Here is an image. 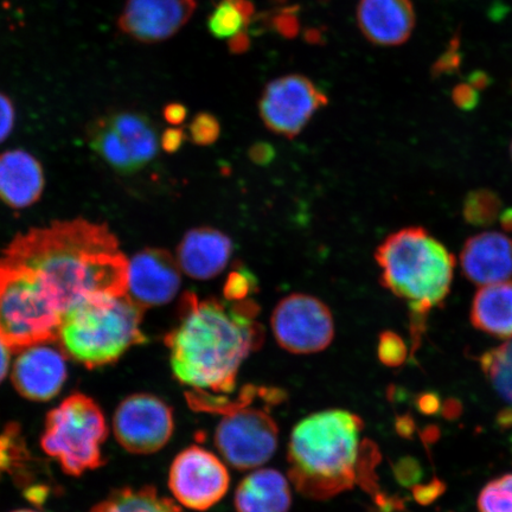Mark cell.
<instances>
[{"mask_svg":"<svg viewBox=\"0 0 512 512\" xmlns=\"http://www.w3.org/2000/svg\"><path fill=\"white\" fill-rule=\"evenodd\" d=\"M185 133L181 128H169L162 137V146L166 152H177L185 140Z\"/></svg>","mask_w":512,"mask_h":512,"instance_id":"cell-37","label":"cell"},{"mask_svg":"<svg viewBox=\"0 0 512 512\" xmlns=\"http://www.w3.org/2000/svg\"><path fill=\"white\" fill-rule=\"evenodd\" d=\"M459 57L454 48L451 51H448L437 63L435 69H437V73H448L451 72L452 69L458 67Z\"/></svg>","mask_w":512,"mask_h":512,"instance_id":"cell-41","label":"cell"},{"mask_svg":"<svg viewBox=\"0 0 512 512\" xmlns=\"http://www.w3.org/2000/svg\"><path fill=\"white\" fill-rule=\"evenodd\" d=\"M418 407L419 411L432 415L439 411L440 409V399L439 396L435 393H425L419 396L418 399Z\"/></svg>","mask_w":512,"mask_h":512,"instance_id":"cell-38","label":"cell"},{"mask_svg":"<svg viewBox=\"0 0 512 512\" xmlns=\"http://www.w3.org/2000/svg\"><path fill=\"white\" fill-rule=\"evenodd\" d=\"M14 512H38V511H32V510H18V511H14Z\"/></svg>","mask_w":512,"mask_h":512,"instance_id":"cell-47","label":"cell"},{"mask_svg":"<svg viewBox=\"0 0 512 512\" xmlns=\"http://www.w3.org/2000/svg\"><path fill=\"white\" fill-rule=\"evenodd\" d=\"M10 348L0 339V383L8 374L10 364Z\"/></svg>","mask_w":512,"mask_h":512,"instance_id":"cell-42","label":"cell"},{"mask_svg":"<svg viewBox=\"0 0 512 512\" xmlns=\"http://www.w3.org/2000/svg\"><path fill=\"white\" fill-rule=\"evenodd\" d=\"M271 325L280 347L296 355L317 354L328 348L335 337L329 307L307 294H291L280 300Z\"/></svg>","mask_w":512,"mask_h":512,"instance_id":"cell-9","label":"cell"},{"mask_svg":"<svg viewBox=\"0 0 512 512\" xmlns=\"http://www.w3.org/2000/svg\"><path fill=\"white\" fill-rule=\"evenodd\" d=\"M3 259L34 272L62 315L93 294L127 293L130 261L102 224L74 220L32 229L10 243Z\"/></svg>","mask_w":512,"mask_h":512,"instance_id":"cell-1","label":"cell"},{"mask_svg":"<svg viewBox=\"0 0 512 512\" xmlns=\"http://www.w3.org/2000/svg\"><path fill=\"white\" fill-rule=\"evenodd\" d=\"M415 19L411 0H361L357 8L358 27L375 46L396 47L407 42Z\"/></svg>","mask_w":512,"mask_h":512,"instance_id":"cell-16","label":"cell"},{"mask_svg":"<svg viewBox=\"0 0 512 512\" xmlns=\"http://www.w3.org/2000/svg\"><path fill=\"white\" fill-rule=\"evenodd\" d=\"M234 505L238 512H288L292 505L290 484L278 470L254 471L236 489Z\"/></svg>","mask_w":512,"mask_h":512,"instance_id":"cell-20","label":"cell"},{"mask_svg":"<svg viewBox=\"0 0 512 512\" xmlns=\"http://www.w3.org/2000/svg\"><path fill=\"white\" fill-rule=\"evenodd\" d=\"M381 284L405 299L411 311L414 341L425 330L427 313L450 293L454 258L426 229L411 227L389 235L376 249Z\"/></svg>","mask_w":512,"mask_h":512,"instance_id":"cell-4","label":"cell"},{"mask_svg":"<svg viewBox=\"0 0 512 512\" xmlns=\"http://www.w3.org/2000/svg\"><path fill=\"white\" fill-rule=\"evenodd\" d=\"M471 322L491 336L512 338V281L482 286L473 299Z\"/></svg>","mask_w":512,"mask_h":512,"instance_id":"cell-21","label":"cell"},{"mask_svg":"<svg viewBox=\"0 0 512 512\" xmlns=\"http://www.w3.org/2000/svg\"><path fill=\"white\" fill-rule=\"evenodd\" d=\"M121 145L139 171L157 156L158 139L150 120L137 113H118L106 117Z\"/></svg>","mask_w":512,"mask_h":512,"instance_id":"cell-22","label":"cell"},{"mask_svg":"<svg viewBox=\"0 0 512 512\" xmlns=\"http://www.w3.org/2000/svg\"><path fill=\"white\" fill-rule=\"evenodd\" d=\"M230 476L214 453L190 446L178 454L170 467L169 488L183 507L206 511L226 496Z\"/></svg>","mask_w":512,"mask_h":512,"instance_id":"cell-11","label":"cell"},{"mask_svg":"<svg viewBox=\"0 0 512 512\" xmlns=\"http://www.w3.org/2000/svg\"><path fill=\"white\" fill-rule=\"evenodd\" d=\"M256 290L258 280L255 275L245 266H239L228 275L223 293L228 302H241L248 299L249 294L256 293Z\"/></svg>","mask_w":512,"mask_h":512,"instance_id":"cell-27","label":"cell"},{"mask_svg":"<svg viewBox=\"0 0 512 512\" xmlns=\"http://www.w3.org/2000/svg\"><path fill=\"white\" fill-rule=\"evenodd\" d=\"M43 189V169L36 158L21 150L0 155V200L5 204L28 208L40 200Z\"/></svg>","mask_w":512,"mask_h":512,"instance_id":"cell-19","label":"cell"},{"mask_svg":"<svg viewBox=\"0 0 512 512\" xmlns=\"http://www.w3.org/2000/svg\"><path fill=\"white\" fill-rule=\"evenodd\" d=\"M445 490V484L435 478L427 485L416 484L413 494L416 502L422 505H428L433 503L439 496L443 495Z\"/></svg>","mask_w":512,"mask_h":512,"instance_id":"cell-34","label":"cell"},{"mask_svg":"<svg viewBox=\"0 0 512 512\" xmlns=\"http://www.w3.org/2000/svg\"><path fill=\"white\" fill-rule=\"evenodd\" d=\"M185 398L192 411L223 416L215 432V445L229 465L252 470L273 457L279 444V426L271 407L286 399L284 390L248 384L236 398L191 392Z\"/></svg>","mask_w":512,"mask_h":512,"instance_id":"cell-5","label":"cell"},{"mask_svg":"<svg viewBox=\"0 0 512 512\" xmlns=\"http://www.w3.org/2000/svg\"><path fill=\"white\" fill-rule=\"evenodd\" d=\"M511 157H512V143H511Z\"/></svg>","mask_w":512,"mask_h":512,"instance_id":"cell-48","label":"cell"},{"mask_svg":"<svg viewBox=\"0 0 512 512\" xmlns=\"http://www.w3.org/2000/svg\"><path fill=\"white\" fill-rule=\"evenodd\" d=\"M273 24L274 28L286 37L296 36L299 29L298 19L294 16L293 10H286L283 14L275 17Z\"/></svg>","mask_w":512,"mask_h":512,"instance_id":"cell-35","label":"cell"},{"mask_svg":"<svg viewBox=\"0 0 512 512\" xmlns=\"http://www.w3.org/2000/svg\"><path fill=\"white\" fill-rule=\"evenodd\" d=\"M489 78L484 73H476L470 78V85L473 87L480 89L488 86Z\"/></svg>","mask_w":512,"mask_h":512,"instance_id":"cell-45","label":"cell"},{"mask_svg":"<svg viewBox=\"0 0 512 512\" xmlns=\"http://www.w3.org/2000/svg\"><path fill=\"white\" fill-rule=\"evenodd\" d=\"M396 430H398V433L402 435V437H412L415 430L413 419L409 418V416H400V418L396 420Z\"/></svg>","mask_w":512,"mask_h":512,"instance_id":"cell-43","label":"cell"},{"mask_svg":"<svg viewBox=\"0 0 512 512\" xmlns=\"http://www.w3.org/2000/svg\"><path fill=\"white\" fill-rule=\"evenodd\" d=\"M179 287L178 262L165 249L146 248L128 265L127 296L143 310L170 303Z\"/></svg>","mask_w":512,"mask_h":512,"instance_id":"cell-14","label":"cell"},{"mask_svg":"<svg viewBox=\"0 0 512 512\" xmlns=\"http://www.w3.org/2000/svg\"><path fill=\"white\" fill-rule=\"evenodd\" d=\"M328 102V96L310 79L287 75L268 83L259 101V112L268 130L293 139Z\"/></svg>","mask_w":512,"mask_h":512,"instance_id":"cell-10","label":"cell"},{"mask_svg":"<svg viewBox=\"0 0 512 512\" xmlns=\"http://www.w3.org/2000/svg\"><path fill=\"white\" fill-rule=\"evenodd\" d=\"M221 127L219 120L213 114L200 113L192 119L189 133L192 142L201 146H208L217 142Z\"/></svg>","mask_w":512,"mask_h":512,"instance_id":"cell-30","label":"cell"},{"mask_svg":"<svg viewBox=\"0 0 512 512\" xmlns=\"http://www.w3.org/2000/svg\"><path fill=\"white\" fill-rule=\"evenodd\" d=\"M21 351L12 370V382L18 393L34 401L53 399L67 380L66 358L47 343Z\"/></svg>","mask_w":512,"mask_h":512,"instance_id":"cell-15","label":"cell"},{"mask_svg":"<svg viewBox=\"0 0 512 512\" xmlns=\"http://www.w3.org/2000/svg\"><path fill=\"white\" fill-rule=\"evenodd\" d=\"M62 313L37 275L0 259V339L11 350L59 341Z\"/></svg>","mask_w":512,"mask_h":512,"instance_id":"cell-7","label":"cell"},{"mask_svg":"<svg viewBox=\"0 0 512 512\" xmlns=\"http://www.w3.org/2000/svg\"><path fill=\"white\" fill-rule=\"evenodd\" d=\"M480 366L497 393L512 405V338L480 358Z\"/></svg>","mask_w":512,"mask_h":512,"instance_id":"cell-25","label":"cell"},{"mask_svg":"<svg viewBox=\"0 0 512 512\" xmlns=\"http://www.w3.org/2000/svg\"><path fill=\"white\" fill-rule=\"evenodd\" d=\"M252 162L258 165H267L273 162L275 157L274 147L267 143H256L248 152Z\"/></svg>","mask_w":512,"mask_h":512,"instance_id":"cell-36","label":"cell"},{"mask_svg":"<svg viewBox=\"0 0 512 512\" xmlns=\"http://www.w3.org/2000/svg\"><path fill=\"white\" fill-rule=\"evenodd\" d=\"M408 350L403 339L395 332L386 331L380 336L379 358L387 367L398 368L406 362Z\"/></svg>","mask_w":512,"mask_h":512,"instance_id":"cell-29","label":"cell"},{"mask_svg":"<svg viewBox=\"0 0 512 512\" xmlns=\"http://www.w3.org/2000/svg\"><path fill=\"white\" fill-rule=\"evenodd\" d=\"M360 416L329 409L307 416L293 428L288 443L291 482L300 494L325 501L356 483L375 490L376 447L361 440Z\"/></svg>","mask_w":512,"mask_h":512,"instance_id":"cell-3","label":"cell"},{"mask_svg":"<svg viewBox=\"0 0 512 512\" xmlns=\"http://www.w3.org/2000/svg\"><path fill=\"white\" fill-rule=\"evenodd\" d=\"M143 313L127 293L93 294L63 313L62 349L91 369L118 361L128 349L146 342L140 329Z\"/></svg>","mask_w":512,"mask_h":512,"instance_id":"cell-6","label":"cell"},{"mask_svg":"<svg viewBox=\"0 0 512 512\" xmlns=\"http://www.w3.org/2000/svg\"><path fill=\"white\" fill-rule=\"evenodd\" d=\"M259 312L252 299L226 304L184 293L177 325L165 337L176 379L197 392L234 393L242 363L264 343Z\"/></svg>","mask_w":512,"mask_h":512,"instance_id":"cell-2","label":"cell"},{"mask_svg":"<svg viewBox=\"0 0 512 512\" xmlns=\"http://www.w3.org/2000/svg\"><path fill=\"white\" fill-rule=\"evenodd\" d=\"M460 411H462V407L459 403L456 400H450L445 405L444 415L446 418H457Z\"/></svg>","mask_w":512,"mask_h":512,"instance_id":"cell-44","label":"cell"},{"mask_svg":"<svg viewBox=\"0 0 512 512\" xmlns=\"http://www.w3.org/2000/svg\"><path fill=\"white\" fill-rule=\"evenodd\" d=\"M394 473L396 479L403 486H411L419 483L422 477L421 466L418 460L412 457H406L399 460L398 464L394 466Z\"/></svg>","mask_w":512,"mask_h":512,"instance_id":"cell-31","label":"cell"},{"mask_svg":"<svg viewBox=\"0 0 512 512\" xmlns=\"http://www.w3.org/2000/svg\"><path fill=\"white\" fill-rule=\"evenodd\" d=\"M228 47L233 54L246 53L249 47H251V40H249L247 31H242L240 34L230 38Z\"/></svg>","mask_w":512,"mask_h":512,"instance_id":"cell-40","label":"cell"},{"mask_svg":"<svg viewBox=\"0 0 512 512\" xmlns=\"http://www.w3.org/2000/svg\"><path fill=\"white\" fill-rule=\"evenodd\" d=\"M108 428L104 414L86 395L74 394L48 415L42 447L64 472L80 476L102 464Z\"/></svg>","mask_w":512,"mask_h":512,"instance_id":"cell-8","label":"cell"},{"mask_svg":"<svg viewBox=\"0 0 512 512\" xmlns=\"http://www.w3.org/2000/svg\"><path fill=\"white\" fill-rule=\"evenodd\" d=\"M15 114L11 100L0 93V143L10 136L15 125Z\"/></svg>","mask_w":512,"mask_h":512,"instance_id":"cell-33","label":"cell"},{"mask_svg":"<svg viewBox=\"0 0 512 512\" xmlns=\"http://www.w3.org/2000/svg\"><path fill=\"white\" fill-rule=\"evenodd\" d=\"M92 512H183L171 499L158 495L156 489L145 486L140 489L115 491L105 502L96 505Z\"/></svg>","mask_w":512,"mask_h":512,"instance_id":"cell-23","label":"cell"},{"mask_svg":"<svg viewBox=\"0 0 512 512\" xmlns=\"http://www.w3.org/2000/svg\"><path fill=\"white\" fill-rule=\"evenodd\" d=\"M478 509L479 512H512V492L492 480L480 492Z\"/></svg>","mask_w":512,"mask_h":512,"instance_id":"cell-28","label":"cell"},{"mask_svg":"<svg viewBox=\"0 0 512 512\" xmlns=\"http://www.w3.org/2000/svg\"><path fill=\"white\" fill-rule=\"evenodd\" d=\"M465 277L477 285L509 280L512 275V240L498 232L480 233L467 240L460 254Z\"/></svg>","mask_w":512,"mask_h":512,"instance_id":"cell-17","label":"cell"},{"mask_svg":"<svg viewBox=\"0 0 512 512\" xmlns=\"http://www.w3.org/2000/svg\"><path fill=\"white\" fill-rule=\"evenodd\" d=\"M196 6L195 0H127L119 28L138 42H163L190 21Z\"/></svg>","mask_w":512,"mask_h":512,"instance_id":"cell-13","label":"cell"},{"mask_svg":"<svg viewBox=\"0 0 512 512\" xmlns=\"http://www.w3.org/2000/svg\"><path fill=\"white\" fill-rule=\"evenodd\" d=\"M502 215V201L494 191L480 189L470 192L464 202V217L476 227H486Z\"/></svg>","mask_w":512,"mask_h":512,"instance_id":"cell-26","label":"cell"},{"mask_svg":"<svg viewBox=\"0 0 512 512\" xmlns=\"http://www.w3.org/2000/svg\"><path fill=\"white\" fill-rule=\"evenodd\" d=\"M233 243L213 228L189 230L177 249V262L185 274L198 280L213 279L226 268Z\"/></svg>","mask_w":512,"mask_h":512,"instance_id":"cell-18","label":"cell"},{"mask_svg":"<svg viewBox=\"0 0 512 512\" xmlns=\"http://www.w3.org/2000/svg\"><path fill=\"white\" fill-rule=\"evenodd\" d=\"M254 14L251 0H221L208 18L210 35L217 40H230L247 31Z\"/></svg>","mask_w":512,"mask_h":512,"instance_id":"cell-24","label":"cell"},{"mask_svg":"<svg viewBox=\"0 0 512 512\" xmlns=\"http://www.w3.org/2000/svg\"><path fill=\"white\" fill-rule=\"evenodd\" d=\"M495 482L502 486V488L507 489L512 492V475H505L495 479Z\"/></svg>","mask_w":512,"mask_h":512,"instance_id":"cell-46","label":"cell"},{"mask_svg":"<svg viewBox=\"0 0 512 512\" xmlns=\"http://www.w3.org/2000/svg\"><path fill=\"white\" fill-rule=\"evenodd\" d=\"M113 427L115 438L128 452L156 453L174 434V411L155 395L134 394L120 403Z\"/></svg>","mask_w":512,"mask_h":512,"instance_id":"cell-12","label":"cell"},{"mask_svg":"<svg viewBox=\"0 0 512 512\" xmlns=\"http://www.w3.org/2000/svg\"><path fill=\"white\" fill-rule=\"evenodd\" d=\"M452 98L457 107L463 111H471L478 105V89L470 83H462L453 89Z\"/></svg>","mask_w":512,"mask_h":512,"instance_id":"cell-32","label":"cell"},{"mask_svg":"<svg viewBox=\"0 0 512 512\" xmlns=\"http://www.w3.org/2000/svg\"><path fill=\"white\" fill-rule=\"evenodd\" d=\"M187 108L182 104H170L165 107L164 117L171 125H181L187 118Z\"/></svg>","mask_w":512,"mask_h":512,"instance_id":"cell-39","label":"cell"}]
</instances>
